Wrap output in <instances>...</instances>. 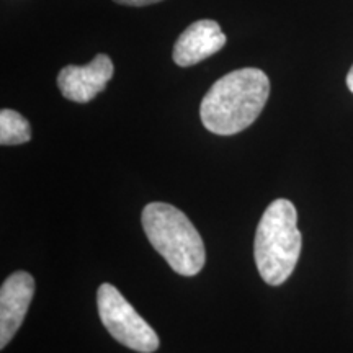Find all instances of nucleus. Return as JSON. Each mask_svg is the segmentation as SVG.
I'll return each mask as SVG.
<instances>
[{
  "label": "nucleus",
  "instance_id": "6e6552de",
  "mask_svg": "<svg viewBox=\"0 0 353 353\" xmlns=\"http://www.w3.org/2000/svg\"><path fill=\"white\" fill-rule=\"evenodd\" d=\"M32 139V126L23 114L3 108L0 112V144L17 145Z\"/></svg>",
  "mask_w": 353,
  "mask_h": 353
},
{
  "label": "nucleus",
  "instance_id": "1a4fd4ad",
  "mask_svg": "<svg viewBox=\"0 0 353 353\" xmlns=\"http://www.w3.org/2000/svg\"><path fill=\"white\" fill-rule=\"evenodd\" d=\"M113 2L121 3V6H130V7H144V6H151V3L161 2V0H113Z\"/></svg>",
  "mask_w": 353,
  "mask_h": 353
},
{
  "label": "nucleus",
  "instance_id": "39448f33",
  "mask_svg": "<svg viewBox=\"0 0 353 353\" xmlns=\"http://www.w3.org/2000/svg\"><path fill=\"white\" fill-rule=\"evenodd\" d=\"M114 72L107 54H97L87 65H65L57 76L61 94L76 103H87L101 94Z\"/></svg>",
  "mask_w": 353,
  "mask_h": 353
},
{
  "label": "nucleus",
  "instance_id": "20e7f679",
  "mask_svg": "<svg viewBox=\"0 0 353 353\" xmlns=\"http://www.w3.org/2000/svg\"><path fill=\"white\" fill-rule=\"evenodd\" d=\"M97 304L101 324L114 341L139 353L157 350V334L112 283L100 285Z\"/></svg>",
  "mask_w": 353,
  "mask_h": 353
},
{
  "label": "nucleus",
  "instance_id": "7ed1b4c3",
  "mask_svg": "<svg viewBox=\"0 0 353 353\" xmlns=\"http://www.w3.org/2000/svg\"><path fill=\"white\" fill-rule=\"evenodd\" d=\"M141 221L151 245L172 270L182 276H195L201 272L206 260L205 244L185 213L169 203H149Z\"/></svg>",
  "mask_w": 353,
  "mask_h": 353
},
{
  "label": "nucleus",
  "instance_id": "0eeeda50",
  "mask_svg": "<svg viewBox=\"0 0 353 353\" xmlns=\"http://www.w3.org/2000/svg\"><path fill=\"white\" fill-rule=\"evenodd\" d=\"M226 44V34L213 20H198L180 34L174 46V63L190 68L213 56Z\"/></svg>",
  "mask_w": 353,
  "mask_h": 353
},
{
  "label": "nucleus",
  "instance_id": "423d86ee",
  "mask_svg": "<svg viewBox=\"0 0 353 353\" xmlns=\"http://www.w3.org/2000/svg\"><path fill=\"white\" fill-rule=\"evenodd\" d=\"M34 294V280L30 273L15 272L0 288V348H6L23 324Z\"/></svg>",
  "mask_w": 353,
  "mask_h": 353
},
{
  "label": "nucleus",
  "instance_id": "f03ea898",
  "mask_svg": "<svg viewBox=\"0 0 353 353\" xmlns=\"http://www.w3.org/2000/svg\"><path fill=\"white\" fill-rule=\"evenodd\" d=\"M303 245L298 229V211L286 198L268 205L259 221L254 257L265 283L283 285L296 268Z\"/></svg>",
  "mask_w": 353,
  "mask_h": 353
},
{
  "label": "nucleus",
  "instance_id": "9d476101",
  "mask_svg": "<svg viewBox=\"0 0 353 353\" xmlns=\"http://www.w3.org/2000/svg\"><path fill=\"white\" fill-rule=\"evenodd\" d=\"M347 87H348V90H350L352 94H353V65H352V69L348 70V74H347Z\"/></svg>",
  "mask_w": 353,
  "mask_h": 353
},
{
  "label": "nucleus",
  "instance_id": "f257e3e1",
  "mask_svg": "<svg viewBox=\"0 0 353 353\" xmlns=\"http://www.w3.org/2000/svg\"><path fill=\"white\" fill-rule=\"evenodd\" d=\"M270 95V81L263 70L244 68L216 81L203 97L200 117L214 134L232 136L257 120Z\"/></svg>",
  "mask_w": 353,
  "mask_h": 353
}]
</instances>
